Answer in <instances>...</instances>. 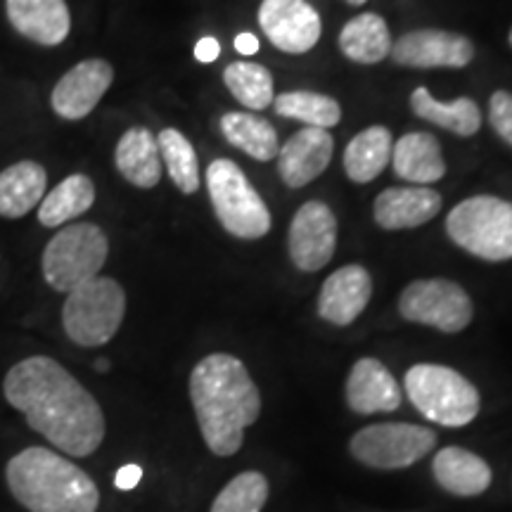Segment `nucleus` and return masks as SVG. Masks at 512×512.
Instances as JSON below:
<instances>
[{
  "label": "nucleus",
  "instance_id": "nucleus-1",
  "mask_svg": "<svg viewBox=\"0 0 512 512\" xmlns=\"http://www.w3.org/2000/svg\"><path fill=\"white\" fill-rule=\"evenodd\" d=\"M3 394L31 430L67 456H91L105 439L100 403L55 358L31 356L15 363L5 375Z\"/></svg>",
  "mask_w": 512,
  "mask_h": 512
},
{
  "label": "nucleus",
  "instance_id": "nucleus-2",
  "mask_svg": "<svg viewBox=\"0 0 512 512\" xmlns=\"http://www.w3.org/2000/svg\"><path fill=\"white\" fill-rule=\"evenodd\" d=\"M190 401L204 444L221 458L240 451L245 430L261 413V394L252 375L230 354H209L192 368Z\"/></svg>",
  "mask_w": 512,
  "mask_h": 512
},
{
  "label": "nucleus",
  "instance_id": "nucleus-3",
  "mask_svg": "<svg viewBox=\"0 0 512 512\" xmlns=\"http://www.w3.org/2000/svg\"><path fill=\"white\" fill-rule=\"evenodd\" d=\"M5 479L29 512H95L100 491L88 472L43 446H29L10 458Z\"/></svg>",
  "mask_w": 512,
  "mask_h": 512
},
{
  "label": "nucleus",
  "instance_id": "nucleus-4",
  "mask_svg": "<svg viewBox=\"0 0 512 512\" xmlns=\"http://www.w3.org/2000/svg\"><path fill=\"white\" fill-rule=\"evenodd\" d=\"M403 384L413 406L441 427H465L477 418V387L453 368L418 363L408 370Z\"/></svg>",
  "mask_w": 512,
  "mask_h": 512
},
{
  "label": "nucleus",
  "instance_id": "nucleus-5",
  "mask_svg": "<svg viewBox=\"0 0 512 512\" xmlns=\"http://www.w3.org/2000/svg\"><path fill=\"white\" fill-rule=\"evenodd\" d=\"M126 316V292L114 278L88 280L67 294L62 328L74 344L95 349L117 335Z\"/></svg>",
  "mask_w": 512,
  "mask_h": 512
},
{
  "label": "nucleus",
  "instance_id": "nucleus-6",
  "mask_svg": "<svg viewBox=\"0 0 512 512\" xmlns=\"http://www.w3.org/2000/svg\"><path fill=\"white\" fill-rule=\"evenodd\" d=\"M110 254V240L95 223H72L57 230L41 256V271L55 292L69 294L98 278Z\"/></svg>",
  "mask_w": 512,
  "mask_h": 512
},
{
  "label": "nucleus",
  "instance_id": "nucleus-7",
  "mask_svg": "<svg viewBox=\"0 0 512 512\" xmlns=\"http://www.w3.org/2000/svg\"><path fill=\"white\" fill-rule=\"evenodd\" d=\"M448 238L484 261L512 259V202L501 197H467L446 219Z\"/></svg>",
  "mask_w": 512,
  "mask_h": 512
},
{
  "label": "nucleus",
  "instance_id": "nucleus-8",
  "mask_svg": "<svg viewBox=\"0 0 512 512\" xmlns=\"http://www.w3.org/2000/svg\"><path fill=\"white\" fill-rule=\"evenodd\" d=\"M207 190L221 226L230 235L259 240L271 230V211L235 162L214 159L207 169Z\"/></svg>",
  "mask_w": 512,
  "mask_h": 512
},
{
  "label": "nucleus",
  "instance_id": "nucleus-9",
  "mask_svg": "<svg viewBox=\"0 0 512 512\" xmlns=\"http://www.w3.org/2000/svg\"><path fill=\"white\" fill-rule=\"evenodd\" d=\"M437 446V434L411 422H380L363 427L351 439V453L375 470H403Z\"/></svg>",
  "mask_w": 512,
  "mask_h": 512
},
{
  "label": "nucleus",
  "instance_id": "nucleus-10",
  "mask_svg": "<svg viewBox=\"0 0 512 512\" xmlns=\"http://www.w3.org/2000/svg\"><path fill=\"white\" fill-rule=\"evenodd\" d=\"M399 313L411 323L456 335L472 323V299L463 287L444 278L415 280L401 292Z\"/></svg>",
  "mask_w": 512,
  "mask_h": 512
},
{
  "label": "nucleus",
  "instance_id": "nucleus-11",
  "mask_svg": "<svg viewBox=\"0 0 512 512\" xmlns=\"http://www.w3.org/2000/svg\"><path fill=\"white\" fill-rule=\"evenodd\" d=\"M292 264L304 273H316L335 256L337 219L325 202L311 200L294 214L287 235Z\"/></svg>",
  "mask_w": 512,
  "mask_h": 512
},
{
  "label": "nucleus",
  "instance_id": "nucleus-12",
  "mask_svg": "<svg viewBox=\"0 0 512 512\" xmlns=\"http://www.w3.org/2000/svg\"><path fill=\"white\" fill-rule=\"evenodd\" d=\"M392 60L411 69L467 67L475 60V46L470 38L441 29H418L403 34L392 43Z\"/></svg>",
  "mask_w": 512,
  "mask_h": 512
},
{
  "label": "nucleus",
  "instance_id": "nucleus-13",
  "mask_svg": "<svg viewBox=\"0 0 512 512\" xmlns=\"http://www.w3.org/2000/svg\"><path fill=\"white\" fill-rule=\"evenodd\" d=\"M114 81V67L107 60H83L69 69L50 93V107L64 121H81L91 114Z\"/></svg>",
  "mask_w": 512,
  "mask_h": 512
},
{
  "label": "nucleus",
  "instance_id": "nucleus-14",
  "mask_svg": "<svg viewBox=\"0 0 512 512\" xmlns=\"http://www.w3.org/2000/svg\"><path fill=\"white\" fill-rule=\"evenodd\" d=\"M259 24L275 48L290 55H302L320 41V15L306 0H264Z\"/></svg>",
  "mask_w": 512,
  "mask_h": 512
},
{
  "label": "nucleus",
  "instance_id": "nucleus-15",
  "mask_svg": "<svg viewBox=\"0 0 512 512\" xmlns=\"http://www.w3.org/2000/svg\"><path fill=\"white\" fill-rule=\"evenodd\" d=\"M335 140L325 128L306 126L297 131L278 152V174L287 188H304L328 169Z\"/></svg>",
  "mask_w": 512,
  "mask_h": 512
},
{
  "label": "nucleus",
  "instance_id": "nucleus-16",
  "mask_svg": "<svg viewBox=\"0 0 512 512\" xmlns=\"http://www.w3.org/2000/svg\"><path fill=\"white\" fill-rule=\"evenodd\" d=\"M5 12L19 36L43 48L62 46L72 31L67 0H5Z\"/></svg>",
  "mask_w": 512,
  "mask_h": 512
},
{
  "label": "nucleus",
  "instance_id": "nucleus-17",
  "mask_svg": "<svg viewBox=\"0 0 512 512\" xmlns=\"http://www.w3.org/2000/svg\"><path fill=\"white\" fill-rule=\"evenodd\" d=\"M373 280L363 266H342L325 280L318 294V316L332 325H351L366 311Z\"/></svg>",
  "mask_w": 512,
  "mask_h": 512
},
{
  "label": "nucleus",
  "instance_id": "nucleus-18",
  "mask_svg": "<svg viewBox=\"0 0 512 512\" xmlns=\"http://www.w3.org/2000/svg\"><path fill=\"white\" fill-rule=\"evenodd\" d=\"M401 387L396 377L377 358H361L347 380V403L358 415L392 413L401 406Z\"/></svg>",
  "mask_w": 512,
  "mask_h": 512
},
{
  "label": "nucleus",
  "instance_id": "nucleus-19",
  "mask_svg": "<svg viewBox=\"0 0 512 512\" xmlns=\"http://www.w3.org/2000/svg\"><path fill=\"white\" fill-rule=\"evenodd\" d=\"M441 211V195L432 188H387L377 195L373 214L384 230L418 228Z\"/></svg>",
  "mask_w": 512,
  "mask_h": 512
},
{
  "label": "nucleus",
  "instance_id": "nucleus-20",
  "mask_svg": "<svg viewBox=\"0 0 512 512\" xmlns=\"http://www.w3.org/2000/svg\"><path fill=\"white\" fill-rule=\"evenodd\" d=\"M114 166L136 188H157L159 181H162L164 164L162 155H159L157 138L152 136L150 128H128L124 136L119 138L117 150H114Z\"/></svg>",
  "mask_w": 512,
  "mask_h": 512
},
{
  "label": "nucleus",
  "instance_id": "nucleus-21",
  "mask_svg": "<svg viewBox=\"0 0 512 512\" xmlns=\"http://www.w3.org/2000/svg\"><path fill=\"white\" fill-rule=\"evenodd\" d=\"M48 174L38 162L22 159L0 171V216L17 221L34 211L46 197Z\"/></svg>",
  "mask_w": 512,
  "mask_h": 512
},
{
  "label": "nucleus",
  "instance_id": "nucleus-22",
  "mask_svg": "<svg viewBox=\"0 0 512 512\" xmlns=\"http://www.w3.org/2000/svg\"><path fill=\"white\" fill-rule=\"evenodd\" d=\"M392 166L396 176L408 183H437L446 174L439 140L430 133H406L396 140L392 150Z\"/></svg>",
  "mask_w": 512,
  "mask_h": 512
},
{
  "label": "nucleus",
  "instance_id": "nucleus-23",
  "mask_svg": "<svg viewBox=\"0 0 512 512\" xmlns=\"http://www.w3.org/2000/svg\"><path fill=\"white\" fill-rule=\"evenodd\" d=\"M434 479L456 496H479L489 489L491 467L467 448L448 446L434 456Z\"/></svg>",
  "mask_w": 512,
  "mask_h": 512
},
{
  "label": "nucleus",
  "instance_id": "nucleus-24",
  "mask_svg": "<svg viewBox=\"0 0 512 512\" xmlns=\"http://www.w3.org/2000/svg\"><path fill=\"white\" fill-rule=\"evenodd\" d=\"M394 140L384 126H370L347 145L344 171L354 183H370L392 164Z\"/></svg>",
  "mask_w": 512,
  "mask_h": 512
},
{
  "label": "nucleus",
  "instance_id": "nucleus-25",
  "mask_svg": "<svg viewBox=\"0 0 512 512\" xmlns=\"http://www.w3.org/2000/svg\"><path fill=\"white\" fill-rule=\"evenodd\" d=\"M95 204V183L86 174H72L57 183L38 204V223L46 228H60L79 219Z\"/></svg>",
  "mask_w": 512,
  "mask_h": 512
},
{
  "label": "nucleus",
  "instance_id": "nucleus-26",
  "mask_svg": "<svg viewBox=\"0 0 512 512\" xmlns=\"http://www.w3.org/2000/svg\"><path fill=\"white\" fill-rule=\"evenodd\" d=\"M339 50L358 64H377L392 53V36L387 22L375 12H363L344 24Z\"/></svg>",
  "mask_w": 512,
  "mask_h": 512
},
{
  "label": "nucleus",
  "instance_id": "nucleus-27",
  "mask_svg": "<svg viewBox=\"0 0 512 512\" xmlns=\"http://www.w3.org/2000/svg\"><path fill=\"white\" fill-rule=\"evenodd\" d=\"M411 110L420 119L446 128V131L463 138L475 136L479 126H482V112H479L475 100L458 98L453 102H439L432 98V93L427 88H415L411 95Z\"/></svg>",
  "mask_w": 512,
  "mask_h": 512
},
{
  "label": "nucleus",
  "instance_id": "nucleus-28",
  "mask_svg": "<svg viewBox=\"0 0 512 512\" xmlns=\"http://www.w3.org/2000/svg\"><path fill=\"white\" fill-rule=\"evenodd\" d=\"M221 133L230 145L238 147L256 162H271L278 157L280 143L271 121L252 112H228L221 117Z\"/></svg>",
  "mask_w": 512,
  "mask_h": 512
},
{
  "label": "nucleus",
  "instance_id": "nucleus-29",
  "mask_svg": "<svg viewBox=\"0 0 512 512\" xmlns=\"http://www.w3.org/2000/svg\"><path fill=\"white\" fill-rule=\"evenodd\" d=\"M162 164L169 171V178L183 195H192L200 188V162L188 138L176 128H164L157 136Z\"/></svg>",
  "mask_w": 512,
  "mask_h": 512
},
{
  "label": "nucleus",
  "instance_id": "nucleus-30",
  "mask_svg": "<svg viewBox=\"0 0 512 512\" xmlns=\"http://www.w3.org/2000/svg\"><path fill=\"white\" fill-rule=\"evenodd\" d=\"M273 110L285 119H297L306 126L325 128L330 131L332 126L342 119V107L330 95H320L311 91H292L273 98Z\"/></svg>",
  "mask_w": 512,
  "mask_h": 512
},
{
  "label": "nucleus",
  "instance_id": "nucleus-31",
  "mask_svg": "<svg viewBox=\"0 0 512 512\" xmlns=\"http://www.w3.org/2000/svg\"><path fill=\"white\" fill-rule=\"evenodd\" d=\"M226 88L233 98L249 110L259 112L273 105V76L266 67L254 62H233L223 72Z\"/></svg>",
  "mask_w": 512,
  "mask_h": 512
},
{
  "label": "nucleus",
  "instance_id": "nucleus-32",
  "mask_svg": "<svg viewBox=\"0 0 512 512\" xmlns=\"http://www.w3.org/2000/svg\"><path fill=\"white\" fill-rule=\"evenodd\" d=\"M268 501V482L261 472H242L223 486L211 512H261Z\"/></svg>",
  "mask_w": 512,
  "mask_h": 512
},
{
  "label": "nucleus",
  "instance_id": "nucleus-33",
  "mask_svg": "<svg viewBox=\"0 0 512 512\" xmlns=\"http://www.w3.org/2000/svg\"><path fill=\"white\" fill-rule=\"evenodd\" d=\"M489 119L494 131L512 145V93L496 91L489 102Z\"/></svg>",
  "mask_w": 512,
  "mask_h": 512
},
{
  "label": "nucleus",
  "instance_id": "nucleus-34",
  "mask_svg": "<svg viewBox=\"0 0 512 512\" xmlns=\"http://www.w3.org/2000/svg\"><path fill=\"white\" fill-rule=\"evenodd\" d=\"M140 479H143V470H140L138 465H124L119 467L117 477H114V484H117V489L121 491H131L136 489Z\"/></svg>",
  "mask_w": 512,
  "mask_h": 512
},
{
  "label": "nucleus",
  "instance_id": "nucleus-35",
  "mask_svg": "<svg viewBox=\"0 0 512 512\" xmlns=\"http://www.w3.org/2000/svg\"><path fill=\"white\" fill-rule=\"evenodd\" d=\"M219 55H221V46H219V41H216L214 36H204V38H200V41H197L195 57L200 62H204V64L216 62V60H219Z\"/></svg>",
  "mask_w": 512,
  "mask_h": 512
},
{
  "label": "nucleus",
  "instance_id": "nucleus-36",
  "mask_svg": "<svg viewBox=\"0 0 512 512\" xmlns=\"http://www.w3.org/2000/svg\"><path fill=\"white\" fill-rule=\"evenodd\" d=\"M235 50H238L240 55H256L259 53V38L254 34H240L235 38Z\"/></svg>",
  "mask_w": 512,
  "mask_h": 512
},
{
  "label": "nucleus",
  "instance_id": "nucleus-37",
  "mask_svg": "<svg viewBox=\"0 0 512 512\" xmlns=\"http://www.w3.org/2000/svg\"><path fill=\"white\" fill-rule=\"evenodd\" d=\"M95 368L105 373V370H110V363H107V361H98V363H95Z\"/></svg>",
  "mask_w": 512,
  "mask_h": 512
},
{
  "label": "nucleus",
  "instance_id": "nucleus-38",
  "mask_svg": "<svg viewBox=\"0 0 512 512\" xmlns=\"http://www.w3.org/2000/svg\"><path fill=\"white\" fill-rule=\"evenodd\" d=\"M347 3H349V5H354V8H358V5H366L368 0H347Z\"/></svg>",
  "mask_w": 512,
  "mask_h": 512
},
{
  "label": "nucleus",
  "instance_id": "nucleus-39",
  "mask_svg": "<svg viewBox=\"0 0 512 512\" xmlns=\"http://www.w3.org/2000/svg\"><path fill=\"white\" fill-rule=\"evenodd\" d=\"M510 46H512V29H510Z\"/></svg>",
  "mask_w": 512,
  "mask_h": 512
}]
</instances>
